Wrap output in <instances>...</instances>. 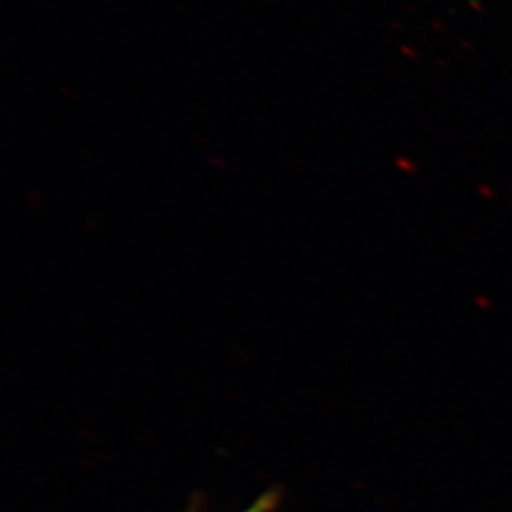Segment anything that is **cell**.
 Wrapping results in <instances>:
<instances>
[{"label":"cell","mask_w":512,"mask_h":512,"mask_svg":"<svg viewBox=\"0 0 512 512\" xmlns=\"http://www.w3.org/2000/svg\"><path fill=\"white\" fill-rule=\"evenodd\" d=\"M279 503H281V491L269 489L266 493H262L249 508L241 512H276ZM188 512H199L198 504L194 503Z\"/></svg>","instance_id":"1"}]
</instances>
